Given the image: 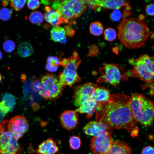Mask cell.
<instances>
[{"mask_svg": "<svg viewBox=\"0 0 154 154\" xmlns=\"http://www.w3.org/2000/svg\"><path fill=\"white\" fill-rule=\"evenodd\" d=\"M132 150L129 145L125 142L116 140L113 141L110 149L106 154H131Z\"/></svg>", "mask_w": 154, "mask_h": 154, "instance_id": "17", "label": "cell"}, {"mask_svg": "<svg viewBox=\"0 0 154 154\" xmlns=\"http://www.w3.org/2000/svg\"><path fill=\"white\" fill-rule=\"evenodd\" d=\"M87 5L86 0L60 1L56 10L60 14L65 23L74 24V21L84 12Z\"/></svg>", "mask_w": 154, "mask_h": 154, "instance_id": "6", "label": "cell"}, {"mask_svg": "<svg viewBox=\"0 0 154 154\" xmlns=\"http://www.w3.org/2000/svg\"><path fill=\"white\" fill-rule=\"evenodd\" d=\"M32 88L34 91L38 92L40 88L39 80H36L34 81L32 83Z\"/></svg>", "mask_w": 154, "mask_h": 154, "instance_id": "35", "label": "cell"}, {"mask_svg": "<svg viewBox=\"0 0 154 154\" xmlns=\"http://www.w3.org/2000/svg\"><path fill=\"white\" fill-rule=\"evenodd\" d=\"M104 27L102 23L98 21H95L90 24L89 30L92 35L95 36L101 35L103 32Z\"/></svg>", "mask_w": 154, "mask_h": 154, "instance_id": "24", "label": "cell"}, {"mask_svg": "<svg viewBox=\"0 0 154 154\" xmlns=\"http://www.w3.org/2000/svg\"><path fill=\"white\" fill-rule=\"evenodd\" d=\"M1 1L0 0V1Z\"/></svg>", "mask_w": 154, "mask_h": 154, "instance_id": "43", "label": "cell"}, {"mask_svg": "<svg viewBox=\"0 0 154 154\" xmlns=\"http://www.w3.org/2000/svg\"><path fill=\"white\" fill-rule=\"evenodd\" d=\"M44 18L47 22L54 27L58 26L65 21L60 14L57 11L51 10L43 14Z\"/></svg>", "mask_w": 154, "mask_h": 154, "instance_id": "19", "label": "cell"}, {"mask_svg": "<svg viewBox=\"0 0 154 154\" xmlns=\"http://www.w3.org/2000/svg\"><path fill=\"white\" fill-rule=\"evenodd\" d=\"M141 154H154V149L151 146H147L143 149Z\"/></svg>", "mask_w": 154, "mask_h": 154, "instance_id": "36", "label": "cell"}, {"mask_svg": "<svg viewBox=\"0 0 154 154\" xmlns=\"http://www.w3.org/2000/svg\"><path fill=\"white\" fill-rule=\"evenodd\" d=\"M55 142L49 138L42 142L36 151L37 154H55L59 151Z\"/></svg>", "mask_w": 154, "mask_h": 154, "instance_id": "16", "label": "cell"}, {"mask_svg": "<svg viewBox=\"0 0 154 154\" xmlns=\"http://www.w3.org/2000/svg\"><path fill=\"white\" fill-rule=\"evenodd\" d=\"M51 8L48 6H46L44 8V10L46 12H47L50 11L51 9Z\"/></svg>", "mask_w": 154, "mask_h": 154, "instance_id": "39", "label": "cell"}, {"mask_svg": "<svg viewBox=\"0 0 154 154\" xmlns=\"http://www.w3.org/2000/svg\"><path fill=\"white\" fill-rule=\"evenodd\" d=\"M94 98L97 104L111 102L113 101L110 91L103 87L98 86L95 91Z\"/></svg>", "mask_w": 154, "mask_h": 154, "instance_id": "20", "label": "cell"}, {"mask_svg": "<svg viewBox=\"0 0 154 154\" xmlns=\"http://www.w3.org/2000/svg\"><path fill=\"white\" fill-rule=\"evenodd\" d=\"M130 107L135 121L147 127L153 123L154 108L153 102L143 94L132 93L130 96Z\"/></svg>", "mask_w": 154, "mask_h": 154, "instance_id": "4", "label": "cell"}, {"mask_svg": "<svg viewBox=\"0 0 154 154\" xmlns=\"http://www.w3.org/2000/svg\"><path fill=\"white\" fill-rule=\"evenodd\" d=\"M69 141L70 147L72 149H78L81 146V140L80 137L78 135L71 136L69 139Z\"/></svg>", "mask_w": 154, "mask_h": 154, "instance_id": "26", "label": "cell"}, {"mask_svg": "<svg viewBox=\"0 0 154 154\" xmlns=\"http://www.w3.org/2000/svg\"><path fill=\"white\" fill-rule=\"evenodd\" d=\"M81 62L76 50L73 52L72 55L67 58L66 63L64 66V69L60 74L58 78L60 82L63 86H68L71 87L81 81V79L77 72Z\"/></svg>", "mask_w": 154, "mask_h": 154, "instance_id": "8", "label": "cell"}, {"mask_svg": "<svg viewBox=\"0 0 154 154\" xmlns=\"http://www.w3.org/2000/svg\"><path fill=\"white\" fill-rule=\"evenodd\" d=\"M104 39L107 41L112 42L114 40L117 36L116 30L112 28H106L104 32Z\"/></svg>", "mask_w": 154, "mask_h": 154, "instance_id": "27", "label": "cell"}, {"mask_svg": "<svg viewBox=\"0 0 154 154\" xmlns=\"http://www.w3.org/2000/svg\"><path fill=\"white\" fill-rule=\"evenodd\" d=\"M111 135L104 133L92 138L90 147L93 154H107L113 141Z\"/></svg>", "mask_w": 154, "mask_h": 154, "instance_id": "11", "label": "cell"}, {"mask_svg": "<svg viewBox=\"0 0 154 154\" xmlns=\"http://www.w3.org/2000/svg\"><path fill=\"white\" fill-rule=\"evenodd\" d=\"M13 13L9 9L3 7L0 9V19L3 21H7L11 18Z\"/></svg>", "mask_w": 154, "mask_h": 154, "instance_id": "28", "label": "cell"}, {"mask_svg": "<svg viewBox=\"0 0 154 154\" xmlns=\"http://www.w3.org/2000/svg\"><path fill=\"white\" fill-rule=\"evenodd\" d=\"M133 69L127 72L129 76L138 77L145 82H152L154 79V58L147 54L140 55L137 59H127Z\"/></svg>", "mask_w": 154, "mask_h": 154, "instance_id": "5", "label": "cell"}, {"mask_svg": "<svg viewBox=\"0 0 154 154\" xmlns=\"http://www.w3.org/2000/svg\"><path fill=\"white\" fill-rule=\"evenodd\" d=\"M82 129L86 134L94 137L104 133L111 134L112 132V129L107 124L102 122L95 121L89 122Z\"/></svg>", "mask_w": 154, "mask_h": 154, "instance_id": "13", "label": "cell"}, {"mask_svg": "<svg viewBox=\"0 0 154 154\" xmlns=\"http://www.w3.org/2000/svg\"><path fill=\"white\" fill-rule=\"evenodd\" d=\"M121 17L120 11L118 9L114 10L111 14V19L115 21H117L120 20Z\"/></svg>", "mask_w": 154, "mask_h": 154, "instance_id": "32", "label": "cell"}, {"mask_svg": "<svg viewBox=\"0 0 154 154\" xmlns=\"http://www.w3.org/2000/svg\"><path fill=\"white\" fill-rule=\"evenodd\" d=\"M3 56L2 52L0 51V60L1 59Z\"/></svg>", "mask_w": 154, "mask_h": 154, "instance_id": "40", "label": "cell"}, {"mask_svg": "<svg viewBox=\"0 0 154 154\" xmlns=\"http://www.w3.org/2000/svg\"><path fill=\"white\" fill-rule=\"evenodd\" d=\"M29 124L24 116L17 115L12 118L9 122L8 129L17 140L28 130Z\"/></svg>", "mask_w": 154, "mask_h": 154, "instance_id": "12", "label": "cell"}, {"mask_svg": "<svg viewBox=\"0 0 154 154\" xmlns=\"http://www.w3.org/2000/svg\"><path fill=\"white\" fill-rule=\"evenodd\" d=\"M33 52L34 50L32 46L29 42H23L18 45L17 53L20 56L27 57L31 55Z\"/></svg>", "mask_w": 154, "mask_h": 154, "instance_id": "22", "label": "cell"}, {"mask_svg": "<svg viewBox=\"0 0 154 154\" xmlns=\"http://www.w3.org/2000/svg\"><path fill=\"white\" fill-rule=\"evenodd\" d=\"M44 15L40 11H35L31 12L30 14L29 19L32 23L38 25L41 24L44 20Z\"/></svg>", "mask_w": 154, "mask_h": 154, "instance_id": "25", "label": "cell"}, {"mask_svg": "<svg viewBox=\"0 0 154 154\" xmlns=\"http://www.w3.org/2000/svg\"><path fill=\"white\" fill-rule=\"evenodd\" d=\"M40 4V1L38 0H29L27 5L29 9L33 10L38 8Z\"/></svg>", "mask_w": 154, "mask_h": 154, "instance_id": "31", "label": "cell"}, {"mask_svg": "<svg viewBox=\"0 0 154 154\" xmlns=\"http://www.w3.org/2000/svg\"><path fill=\"white\" fill-rule=\"evenodd\" d=\"M103 67L100 69L103 74L98 80V82H108L113 86H116L119 83L122 76L120 70L115 64L104 63Z\"/></svg>", "mask_w": 154, "mask_h": 154, "instance_id": "10", "label": "cell"}, {"mask_svg": "<svg viewBox=\"0 0 154 154\" xmlns=\"http://www.w3.org/2000/svg\"><path fill=\"white\" fill-rule=\"evenodd\" d=\"M117 29L119 40L126 48L129 49L143 46L150 34L146 23L136 18L123 19L118 25Z\"/></svg>", "mask_w": 154, "mask_h": 154, "instance_id": "2", "label": "cell"}, {"mask_svg": "<svg viewBox=\"0 0 154 154\" xmlns=\"http://www.w3.org/2000/svg\"><path fill=\"white\" fill-rule=\"evenodd\" d=\"M50 1L48 0H41V3L44 5H48L50 4L51 2Z\"/></svg>", "mask_w": 154, "mask_h": 154, "instance_id": "37", "label": "cell"}, {"mask_svg": "<svg viewBox=\"0 0 154 154\" xmlns=\"http://www.w3.org/2000/svg\"><path fill=\"white\" fill-rule=\"evenodd\" d=\"M90 8L96 9L98 7L107 9H118L123 6H129V0H86Z\"/></svg>", "mask_w": 154, "mask_h": 154, "instance_id": "14", "label": "cell"}, {"mask_svg": "<svg viewBox=\"0 0 154 154\" xmlns=\"http://www.w3.org/2000/svg\"><path fill=\"white\" fill-rule=\"evenodd\" d=\"M27 0H12L9 1L11 6L17 11H20L25 6Z\"/></svg>", "mask_w": 154, "mask_h": 154, "instance_id": "29", "label": "cell"}, {"mask_svg": "<svg viewBox=\"0 0 154 154\" xmlns=\"http://www.w3.org/2000/svg\"><path fill=\"white\" fill-rule=\"evenodd\" d=\"M20 149L17 140L8 129L0 131V154H18Z\"/></svg>", "mask_w": 154, "mask_h": 154, "instance_id": "9", "label": "cell"}, {"mask_svg": "<svg viewBox=\"0 0 154 154\" xmlns=\"http://www.w3.org/2000/svg\"></svg>", "mask_w": 154, "mask_h": 154, "instance_id": "42", "label": "cell"}, {"mask_svg": "<svg viewBox=\"0 0 154 154\" xmlns=\"http://www.w3.org/2000/svg\"><path fill=\"white\" fill-rule=\"evenodd\" d=\"M154 4L151 3L147 5L146 7L145 11L148 15L153 16L154 15Z\"/></svg>", "mask_w": 154, "mask_h": 154, "instance_id": "34", "label": "cell"}, {"mask_svg": "<svg viewBox=\"0 0 154 154\" xmlns=\"http://www.w3.org/2000/svg\"><path fill=\"white\" fill-rule=\"evenodd\" d=\"M0 102V110L4 115L11 111L15 104V97L10 94H5Z\"/></svg>", "mask_w": 154, "mask_h": 154, "instance_id": "18", "label": "cell"}, {"mask_svg": "<svg viewBox=\"0 0 154 154\" xmlns=\"http://www.w3.org/2000/svg\"><path fill=\"white\" fill-rule=\"evenodd\" d=\"M2 80V76L1 74H0V82Z\"/></svg>", "mask_w": 154, "mask_h": 154, "instance_id": "41", "label": "cell"}, {"mask_svg": "<svg viewBox=\"0 0 154 154\" xmlns=\"http://www.w3.org/2000/svg\"><path fill=\"white\" fill-rule=\"evenodd\" d=\"M39 80L40 88L38 92L42 98L51 100L58 98L61 95L63 86L56 75L47 73L42 76Z\"/></svg>", "mask_w": 154, "mask_h": 154, "instance_id": "7", "label": "cell"}, {"mask_svg": "<svg viewBox=\"0 0 154 154\" xmlns=\"http://www.w3.org/2000/svg\"><path fill=\"white\" fill-rule=\"evenodd\" d=\"M59 61L58 57L50 56L48 57L47 63L45 66L46 69L48 71L53 72L57 70Z\"/></svg>", "mask_w": 154, "mask_h": 154, "instance_id": "23", "label": "cell"}, {"mask_svg": "<svg viewBox=\"0 0 154 154\" xmlns=\"http://www.w3.org/2000/svg\"><path fill=\"white\" fill-rule=\"evenodd\" d=\"M9 3V1L3 0L2 1V3L3 6H6Z\"/></svg>", "mask_w": 154, "mask_h": 154, "instance_id": "38", "label": "cell"}, {"mask_svg": "<svg viewBox=\"0 0 154 154\" xmlns=\"http://www.w3.org/2000/svg\"><path fill=\"white\" fill-rule=\"evenodd\" d=\"M65 35L69 37H73L75 34V32L74 30L69 25H65L64 28Z\"/></svg>", "mask_w": 154, "mask_h": 154, "instance_id": "33", "label": "cell"}, {"mask_svg": "<svg viewBox=\"0 0 154 154\" xmlns=\"http://www.w3.org/2000/svg\"><path fill=\"white\" fill-rule=\"evenodd\" d=\"M61 126L65 129L68 131L76 128L78 123V116L76 113L71 110L64 111L59 117Z\"/></svg>", "mask_w": 154, "mask_h": 154, "instance_id": "15", "label": "cell"}, {"mask_svg": "<svg viewBox=\"0 0 154 154\" xmlns=\"http://www.w3.org/2000/svg\"><path fill=\"white\" fill-rule=\"evenodd\" d=\"M51 39L54 42L65 43L66 39L64 28L59 26L53 27L50 31Z\"/></svg>", "mask_w": 154, "mask_h": 154, "instance_id": "21", "label": "cell"}, {"mask_svg": "<svg viewBox=\"0 0 154 154\" xmlns=\"http://www.w3.org/2000/svg\"><path fill=\"white\" fill-rule=\"evenodd\" d=\"M98 86L92 82H88L77 86L74 94V104L77 107L76 110L81 114H86L88 118H90L96 111L97 103L94 98Z\"/></svg>", "mask_w": 154, "mask_h": 154, "instance_id": "3", "label": "cell"}, {"mask_svg": "<svg viewBox=\"0 0 154 154\" xmlns=\"http://www.w3.org/2000/svg\"><path fill=\"white\" fill-rule=\"evenodd\" d=\"M4 50L7 53L13 52L16 48L15 42L11 40H8L5 41L3 44Z\"/></svg>", "mask_w": 154, "mask_h": 154, "instance_id": "30", "label": "cell"}, {"mask_svg": "<svg viewBox=\"0 0 154 154\" xmlns=\"http://www.w3.org/2000/svg\"><path fill=\"white\" fill-rule=\"evenodd\" d=\"M111 102L97 104L96 119L111 128L124 129L136 136L138 128L130 107V97L123 93L114 94Z\"/></svg>", "mask_w": 154, "mask_h": 154, "instance_id": "1", "label": "cell"}]
</instances>
